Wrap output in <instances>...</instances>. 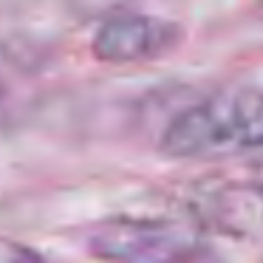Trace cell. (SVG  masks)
<instances>
[{
    "mask_svg": "<svg viewBox=\"0 0 263 263\" xmlns=\"http://www.w3.org/2000/svg\"><path fill=\"white\" fill-rule=\"evenodd\" d=\"M159 150L170 159H229L263 150V88L215 91L164 125Z\"/></svg>",
    "mask_w": 263,
    "mask_h": 263,
    "instance_id": "obj_1",
    "label": "cell"
},
{
    "mask_svg": "<svg viewBox=\"0 0 263 263\" xmlns=\"http://www.w3.org/2000/svg\"><path fill=\"white\" fill-rule=\"evenodd\" d=\"M0 263H48L34 246H26L14 238L0 235Z\"/></svg>",
    "mask_w": 263,
    "mask_h": 263,
    "instance_id": "obj_5",
    "label": "cell"
},
{
    "mask_svg": "<svg viewBox=\"0 0 263 263\" xmlns=\"http://www.w3.org/2000/svg\"><path fill=\"white\" fill-rule=\"evenodd\" d=\"M255 178H260V181H263V159L255 164Z\"/></svg>",
    "mask_w": 263,
    "mask_h": 263,
    "instance_id": "obj_6",
    "label": "cell"
},
{
    "mask_svg": "<svg viewBox=\"0 0 263 263\" xmlns=\"http://www.w3.org/2000/svg\"><path fill=\"white\" fill-rule=\"evenodd\" d=\"M181 40L184 29L176 20L144 12H116L99 23L91 51L108 65H139L173 54Z\"/></svg>",
    "mask_w": 263,
    "mask_h": 263,
    "instance_id": "obj_3",
    "label": "cell"
},
{
    "mask_svg": "<svg viewBox=\"0 0 263 263\" xmlns=\"http://www.w3.org/2000/svg\"><path fill=\"white\" fill-rule=\"evenodd\" d=\"M88 255L105 263H215L198 223L116 215L88 229Z\"/></svg>",
    "mask_w": 263,
    "mask_h": 263,
    "instance_id": "obj_2",
    "label": "cell"
},
{
    "mask_svg": "<svg viewBox=\"0 0 263 263\" xmlns=\"http://www.w3.org/2000/svg\"><path fill=\"white\" fill-rule=\"evenodd\" d=\"M198 227L218 229L229 238L263 235V181H215L201 187L190 204Z\"/></svg>",
    "mask_w": 263,
    "mask_h": 263,
    "instance_id": "obj_4",
    "label": "cell"
}]
</instances>
